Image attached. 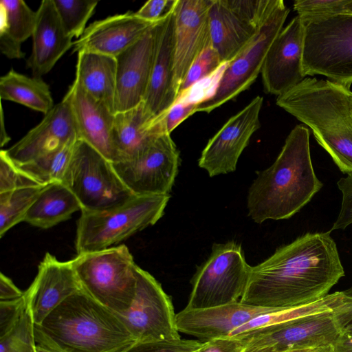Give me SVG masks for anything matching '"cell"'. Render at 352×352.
I'll return each instance as SVG.
<instances>
[{"instance_id": "6da1fadb", "label": "cell", "mask_w": 352, "mask_h": 352, "mask_svg": "<svg viewBox=\"0 0 352 352\" xmlns=\"http://www.w3.org/2000/svg\"><path fill=\"white\" fill-rule=\"evenodd\" d=\"M344 276L329 232L307 233L252 267L239 300L270 308L300 306L327 295Z\"/></svg>"}, {"instance_id": "7a4b0ae2", "label": "cell", "mask_w": 352, "mask_h": 352, "mask_svg": "<svg viewBox=\"0 0 352 352\" xmlns=\"http://www.w3.org/2000/svg\"><path fill=\"white\" fill-rule=\"evenodd\" d=\"M310 155L309 131L296 125L273 164L258 173L248 195V215L256 223L288 219L322 187Z\"/></svg>"}, {"instance_id": "3957f363", "label": "cell", "mask_w": 352, "mask_h": 352, "mask_svg": "<svg viewBox=\"0 0 352 352\" xmlns=\"http://www.w3.org/2000/svg\"><path fill=\"white\" fill-rule=\"evenodd\" d=\"M36 342L61 352H118L136 342L123 316L76 292L34 324Z\"/></svg>"}, {"instance_id": "277c9868", "label": "cell", "mask_w": 352, "mask_h": 352, "mask_svg": "<svg viewBox=\"0 0 352 352\" xmlns=\"http://www.w3.org/2000/svg\"><path fill=\"white\" fill-rule=\"evenodd\" d=\"M276 104L309 127L339 169L352 174V91L329 80L305 78Z\"/></svg>"}, {"instance_id": "5b68a950", "label": "cell", "mask_w": 352, "mask_h": 352, "mask_svg": "<svg viewBox=\"0 0 352 352\" xmlns=\"http://www.w3.org/2000/svg\"><path fill=\"white\" fill-rule=\"evenodd\" d=\"M169 195H133L114 207L81 211L75 246L78 254L102 250L154 225L164 214Z\"/></svg>"}, {"instance_id": "8992f818", "label": "cell", "mask_w": 352, "mask_h": 352, "mask_svg": "<svg viewBox=\"0 0 352 352\" xmlns=\"http://www.w3.org/2000/svg\"><path fill=\"white\" fill-rule=\"evenodd\" d=\"M72 263L81 288L94 299L120 315L130 309L137 265L127 246L79 254Z\"/></svg>"}, {"instance_id": "52a82bcc", "label": "cell", "mask_w": 352, "mask_h": 352, "mask_svg": "<svg viewBox=\"0 0 352 352\" xmlns=\"http://www.w3.org/2000/svg\"><path fill=\"white\" fill-rule=\"evenodd\" d=\"M305 76L322 75L349 88L352 84V14L303 23Z\"/></svg>"}, {"instance_id": "ba28073f", "label": "cell", "mask_w": 352, "mask_h": 352, "mask_svg": "<svg viewBox=\"0 0 352 352\" xmlns=\"http://www.w3.org/2000/svg\"><path fill=\"white\" fill-rule=\"evenodd\" d=\"M62 182L78 200L81 211L118 206L133 195L113 163L87 142L77 140Z\"/></svg>"}, {"instance_id": "9c48e42d", "label": "cell", "mask_w": 352, "mask_h": 352, "mask_svg": "<svg viewBox=\"0 0 352 352\" xmlns=\"http://www.w3.org/2000/svg\"><path fill=\"white\" fill-rule=\"evenodd\" d=\"M252 267L241 245L214 243L208 258L193 276L186 309H204L239 301L248 285Z\"/></svg>"}, {"instance_id": "30bf717a", "label": "cell", "mask_w": 352, "mask_h": 352, "mask_svg": "<svg viewBox=\"0 0 352 352\" xmlns=\"http://www.w3.org/2000/svg\"><path fill=\"white\" fill-rule=\"evenodd\" d=\"M289 9L283 0L257 34L231 61L226 63L213 94L197 104L195 113H210L247 90L256 80L277 36L283 28Z\"/></svg>"}, {"instance_id": "8fae6325", "label": "cell", "mask_w": 352, "mask_h": 352, "mask_svg": "<svg viewBox=\"0 0 352 352\" xmlns=\"http://www.w3.org/2000/svg\"><path fill=\"white\" fill-rule=\"evenodd\" d=\"M352 320V301L334 310L248 333L245 346H272L281 352L332 346Z\"/></svg>"}, {"instance_id": "7c38bea8", "label": "cell", "mask_w": 352, "mask_h": 352, "mask_svg": "<svg viewBox=\"0 0 352 352\" xmlns=\"http://www.w3.org/2000/svg\"><path fill=\"white\" fill-rule=\"evenodd\" d=\"M136 291L130 309L122 315L136 341L181 339L171 299L148 272L136 267Z\"/></svg>"}, {"instance_id": "4fadbf2b", "label": "cell", "mask_w": 352, "mask_h": 352, "mask_svg": "<svg viewBox=\"0 0 352 352\" xmlns=\"http://www.w3.org/2000/svg\"><path fill=\"white\" fill-rule=\"evenodd\" d=\"M179 153L165 132L155 137L133 159L113 163L126 186L135 195H169L178 172Z\"/></svg>"}, {"instance_id": "5bb4252c", "label": "cell", "mask_w": 352, "mask_h": 352, "mask_svg": "<svg viewBox=\"0 0 352 352\" xmlns=\"http://www.w3.org/2000/svg\"><path fill=\"white\" fill-rule=\"evenodd\" d=\"M263 98L257 96L232 116L211 138L202 151L198 164L209 176L233 172L252 135L261 127Z\"/></svg>"}, {"instance_id": "9a60e30c", "label": "cell", "mask_w": 352, "mask_h": 352, "mask_svg": "<svg viewBox=\"0 0 352 352\" xmlns=\"http://www.w3.org/2000/svg\"><path fill=\"white\" fill-rule=\"evenodd\" d=\"M304 41L305 26L296 16L283 28L267 53L261 72L266 93L279 96L305 78Z\"/></svg>"}, {"instance_id": "2e32d148", "label": "cell", "mask_w": 352, "mask_h": 352, "mask_svg": "<svg viewBox=\"0 0 352 352\" xmlns=\"http://www.w3.org/2000/svg\"><path fill=\"white\" fill-rule=\"evenodd\" d=\"M159 20L138 41L116 57L115 113L131 109L144 101L155 54Z\"/></svg>"}, {"instance_id": "e0dca14e", "label": "cell", "mask_w": 352, "mask_h": 352, "mask_svg": "<svg viewBox=\"0 0 352 352\" xmlns=\"http://www.w3.org/2000/svg\"><path fill=\"white\" fill-rule=\"evenodd\" d=\"M212 0H175L174 85L177 94L191 65L211 44Z\"/></svg>"}, {"instance_id": "ac0fdd59", "label": "cell", "mask_w": 352, "mask_h": 352, "mask_svg": "<svg viewBox=\"0 0 352 352\" xmlns=\"http://www.w3.org/2000/svg\"><path fill=\"white\" fill-rule=\"evenodd\" d=\"M175 0L157 23L155 54L144 104L153 117L166 112L177 100L174 85Z\"/></svg>"}, {"instance_id": "d6986e66", "label": "cell", "mask_w": 352, "mask_h": 352, "mask_svg": "<svg viewBox=\"0 0 352 352\" xmlns=\"http://www.w3.org/2000/svg\"><path fill=\"white\" fill-rule=\"evenodd\" d=\"M277 309H280L250 305L240 300L210 308H184L176 314L177 328L179 333L206 342L227 338L254 318Z\"/></svg>"}, {"instance_id": "ffe728a7", "label": "cell", "mask_w": 352, "mask_h": 352, "mask_svg": "<svg viewBox=\"0 0 352 352\" xmlns=\"http://www.w3.org/2000/svg\"><path fill=\"white\" fill-rule=\"evenodd\" d=\"M74 138L77 135L74 118L68 101L63 98L6 152L15 164L21 165L55 151Z\"/></svg>"}, {"instance_id": "44dd1931", "label": "cell", "mask_w": 352, "mask_h": 352, "mask_svg": "<svg viewBox=\"0 0 352 352\" xmlns=\"http://www.w3.org/2000/svg\"><path fill=\"white\" fill-rule=\"evenodd\" d=\"M81 289L72 260L60 261L47 252L34 280L25 292L34 324H40L63 301Z\"/></svg>"}, {"instance_id": "7402d4cb", "label": "cell", "mask_w": 352, "mask_h": 352, "mask_svg": "<svg viewBox=\"0 0 352 352\" xmlns=\"http://www.w3.org/2000/svg\"><path fill=\"white\" fill-rule=\"evenodd\" d=\"M64 98L72 110L78 140L87 142L107 160L114 162L113 127L115 113L88 94L75 80Z\"/></svg>"}, {"instance_id": "603a6c76", "label": "cell", "mask_w": 352, "mask_h": 352, "mask_svg": "<svg viewBox=\"0 0 352 352\" xmlns=\"http://www.w3.org/2000/svg\"><path fill=\"white\" fill-rule=\"evenodd\" d=\"M157 22L144 21L130 11L96 21L74 42L73 51L90 52L116 58Z\"/></svg>"}, {"instance_id": "cb8c5ba5", "label": "cell", "mask_w": 352, "mask_h": 352, "mask_svg": "<svg viewBox=\"0 0 352 352\" xmlns=\"http://www.w3.org/2000/svg\"><path fill=\"white\" fill-rule=\"evenodd\" d=\"M32 52L27 60L34 77L47 74L74 45L65 31L53 0H43L36 11V21L32 35Z\"/></svg>"}, {"instance_id": "d4e9b609", "label": "cell", "mask_w": 352, "mask_h": 352, "mask_svg": "<svg viewBox=\"0 0 352 352\" xmlns=\"http://www.w3.org/2000/svg\"><path fill=\"white\" fill-rule=\"evenodd\" d=\"M167 131L164 116L153 118L146 111L143 102L131 109L116 113L113 127L115 149L113 163L133 159L155 137Z\"/></svg>"}, {"instance_id": "484cf974", "label": "cell", "mask_w": 352, "mask_h": 352, "mask_svg": "<svg viewBox=\"0 0 352 352\" xmlns=\"http://www.w3.org/2000/svg\"><path fill=\"white\" fill-rule=\"evenodd\" d=\"M209 23L211 45L223 64L236 57L260 30L241 15L230 0H212Z\"/></svg>"}, {"instance_id": "4316f807", "label": "cell", "mask_w": 352, "mask_h": 352, "mask_svg": "<svg viewBox=\"0 0 352 352\" xmlns=\"http://www.w3.org/2000/svg\"><path fill=\"white\" fill-rule=\"evenodd\" d=\"M75 80L88 94L115 113V57L85 51L78 52Z\"/></svg>"}, {"instance_id": "83f0119b", "label": "cell", "mask_w": 352, "mask_h": 352, "mask_svg": "<svg viewBox=\"0 0 352 352\" xmlns=\"http://www.w3.org/2000/svg\"><path fill=\"white\" fill-rule=\"evenodd\" d=\"M81 210L72 191L61 182L44 186L28 211L24 221L42 229L50 228Z\"/></svg>"}, {"instance_id": "f1b7e54d", "label": "cell", "mask_w": 352, "mask_h": 352, "mask_svg": "<svg viewBox=\"0 0 352 352\" xmlns=\"http://www.w3.org/2000/svg\"><path fill=\"white\" fill-rule=\"evenodd\" d=\"M352 301V296L344 292L327 294L311 303L275 310L260 315L232 331L228 338L239 339L244 335L267 329L307 316L334 310Z\"/></svg>"}, {"instance_id": "f546056e", "label": "cell", "mask_w": 352, "mask_h": 352, "mask_svg": "<svg viewBox=\"0 0 352 352\" xmlns=\"http://www.w3.org/2000/svg\"><path fill=\"white\" fill-rule=\"evenodd\" d=\"M0 97L45 115L54 107L50 87L41 78L28 77L12 69L0 78Z\"/></svg>"}, {"instance_id": "4dcf8cb0", "label": "cell", "mask_w": 352, "mask_h": 352, "mask_svg": "<svg viewBox=\"0 0 352 352\" xmlns=\"http://www.w3.org/2000/svg\"><path fill=\"white\" fill-rule=\"evenodd\" d=\"M77 140L72 139L60 148L30 162L16 165L41 184L62 182Z\"/></svg>"}, {"instance_id": "1f68e13d", "label": "cell", "mask_w": 352, "mask_h": 352, "mask_svg": "<svg viewBox=\"0 0 352 352\" xmlns=\"http://www.w3.org/2000/svg\"><path fill=\"white\" fill-rule=\"evenodd\" d=\"M0 19V33L22 43L32 35L36 12L22 0H1Z\"/></svg>"}, {"instance_id": "d6a6232c", "label": "cell", "mask_w": 352, "mask_h": 352, "mask_svg": "<svg viewBox=\"0 0 352 352\" xmlns=\"http://www.w3.org/2000/svg\"><path fill=\"white\" fill-rule=\"evenodd\" d=\"M47 185H40L0 192V236L21 221Z\"/></svg>"}, {"instance_id": "836d02e7", "label": "cell", "mask_w": 352, "mask_h": 352, "mask_svg": "<svg viewBox=\"0 0 352 352\" xmlns=\"http://www.w3.org/2000/svg\"><path fill=\"white\" fill-rule=\"evenodd\" d=\"M60 21L67 33L73 38H79L86 30V24L92 16L98 1L53 0Z\"/></svg>"}, {"instance_id": "e575fe53", "label": "cell", "mask_w": 352, "mask_h": 352, "mask_svg": "<svg viewBox=\"0 0 352 352\" xmlns=\"http://www.w3.org/2000/svg\"><path fill=\"white\" fill-rule=\"evenodd\" d=\"M34 322L30 305L14 328L0 338V352H36Z\"/></svg>"}, {"instance_id": "d590c367", "label": "cell", "mask_w": 352, "mask_h": 352, "mask_svg": "<svg viewBox=\"0 0 352 352\" xmlns=\"http://www.w3.org/2000/svg\"><path fill=\"white\" fill-rule=\"evenodd\" d=\"M349 0H296L294 9L302 23L345 13Z\"/></svg>"}, {"instance_id": "8d00e7d4", "label": "cell", "mask_w": 352, "mask_h": 352, "mask_svg": "<svg viewBox=\"0 0 352 352\" xmlns=\"http://www.w3.org/2000/svg\"><path fill=\"white\" fill-rule=\"evenodd\" d=\"M223 65L219 54L210 44L191 65L180 87L179 95L211 75Z\"/></svg>"}, {"instance_id": "74e56055", "label": "cell", "mask_w": 352, "mask_h": 352, "mask_svg": "<svg viewBox=\"0 0 352 352\" xmlns=\"http://www.w3.org/2000/svg\"><path fill=\"white\" fill-rule=\"evenodd\" d=\"M40 185L45 184L21 170L10 158L6 150L0 151V192Z\"/></svg>"}, {"instance_id": "f35d334b", "label": "cell", "mask_w": 352, "mask_h": 352, "mask_svg": "<svg viewBox=\"0 0 352 352\" xmlns=\"http://www.w3.org/2000/svg\"><path fill=\"white\" fill-rule=\"evenodd\" d=\"M202 343L182 338L174 341H136L118 352H191L199 349Z\"/></svg>"}, {"instance_id": "ab89813d", "label": "cell", "mask_w": 352, "mask_h": 352, "mask_svg": "<svg viewBox=\"0 0 352 352\" xmlns=\"http://www.w3.org/2000/svg\"><path fill=\"white\" fill-rule=\"evenodd\" d=\"M28 306L25 292L16 299L0 301V338L6 335L16 324Z\"/></svg>"}, {"instance_id": "60d3db41", "label": "cell", "mask_w": 352, "mask_h": 352, "mask_svg": "<svg viewBox=\"0 0 352 352\" xmlns=\"http://www.w3.org/2000/svg\"><path fill=\"white\" fill-rule=\"evenodd\" d=\"M342 194L341 208L331 230L344 229L352 223V174L342 177L337 183Z\"/></svg>"}, {"instance_id": "b9f144b4", "label": "cell", "mask_w": 352, "mask_h": 352, "mask_svg": "<svg viewBox=\"0 0 352 352\" xmlns=\"http://www.w3.org/2000/svg\"><path fill=\"white\" fill-rule=\"evenodd\" d=\"M197 102L176 101L164 113L166 129L170 133L183 121L195 113Z\"/></svg>"}, {"instance_id": "7bdbcfd3", "label": "cell", "mask_w": 352, "mask_h": 352, "mask_svg": "<svg viewBox=\"0 0 352 352\" xmlns=\"http://www.w3.org/2000/svg\"><path fill=\"white\" fill-rule=\"evenodd\" d=\"M244 348L241 340L227 337L204 342L197 352H241Z\"/></svg>"}, {"instance_id": "ee69618b", "label": "cell", "mask_w": 352, "mask_h": 352, "mask_svg": "<svg viewBox=\"0 0 352 352\" xmlns=\"http://www.w3.org/2000/svg\"><path fill=\"white\" fill-rule=\"evenodd\" d=\"M171 0H150L146 1L137 12L135 15L139 18L150 22L158 21L164 9L168 8Z\"/></svg>"}, {"instance_id": "f6af8a7d", "label": "cell", "mask_w": 352, "mask_h": 352, "mask_svg": "<svg viewBox=\"0 0 352 352\" xmlns=\"http://www.w3.org/2000/svg\"><path fill=\"white\" fill-rule=\"evenodd\" d=\"M0 50L8 58L19 59L25 56L21 43L2 33H0Z\"/></svg>"}, {"instance_id": "bcb514c9", "label": "cell", "mask_w": 352, "mask_h": 352, "mask_svg": "<svg viewBox=\"0 0 352 352\" xmlns=\"http://www.w3.org/2000/svg\"><path fill=\"white\" fill-rule=\"evenodd\" d=\"M24 292L20 290L8 276L0 274V301L11 300L21 297Z\"/></svg>"}, {"instance_id": "7dc6e473", "label": "cell", "mask_w": 352, "mask_h": 352, "mask_svg": "<svg viewBox=\"0 0 352 352\" xmlns=\"http://www.w3.org/2000/svg\"><path fill=\"white\" fill-rule=\"evenodd\" d=\"M332 352H352V330L343 331L333 344Z\"/></svg>"}, {"instance_id": "c3c4849f", "label": "cell", "mask_w": 352, "mask_h": 352, "mask_svg": "<svg viewBox=\"0 0 352 352\" xmlns=\"http://www.w3.org/2000/svg\"><path fill=\"white\" fill-rule=\"evenodd\" d=\"M0 145L1 146H3L6 144L10 140V138L7 134L6 131V127L4 126V120H3V108L1 107V129H0Z\"/></svg>"}, {"instance_id": "681fc988", "label": "cell", "mask_w": 352, "mask_h": 352, "mask_svg": "<svg viewBox=\"0 0 352 352\" xmlns=\"http://www.w3.org/2000/svg\"><path fill=\"white\" fill-rule=\"evenodd\" d=\"M295 351V350H293ZM288 351L285 352H292ZM241 352H281L272 346H245Z\"/></svg>"}, {"instance_id": "f907efd6", "label": "cell", "mask_w": 352, "mask_h": 352, "mask_svg": "<svg viewBox=\"0 0 352 352\" xmlns=\"http://www.w3.org/2000/svg\"><path fill=\"white\" fill-rule=\"evenodd\" d=\"M292 352H332V346L302 349V350H295V351H293Z\"/></svg>"}, {"instance_id": "816d5d0a", "label": "cell", "mask_w": 352, "mask_h": 352, "mask_svg": "<svg viewBox=\"0 0 352 352\" xmlns=\"http://www.w3.org/2000/svg\"><path fill=\"white\" fill-rule=\"evenodd\" d=\"M36 352H61L47 345L37 343L36 346Z\"/></svg>"}, {"instance_id": "f5cc1de1", "label": "cell", "mask_w": 352, "mask_h": 352, "mask_svg": "<svg viewBox=\"0 0 352 352\" xmlns=\"http://www.w3.org/2000/svg\"><path fill=\"white\" fill-rule=\"evenodd\" d=\"M345 13L352 14V0H349L345 7Z\"/></svg>"}, {"instance_id": "db71d44e", "label": "cell", "mask_w": 352, "mask_h": 352, "mask_svg": "<svg viewBox=\"0 0 352 352\" xmlns=\"http://www.w3.org/2000/svg\"><path fill=\"white\" fill-rule=\"evenodd\" d=\"M346 329L352 330V320L351 322L346 326Z\"/></svg>"}, {"instance_id": "11a10c76", "label": "cell", "mask_w": 352, "mask_h": 352, "mask_svg": "<svg viewBox=\"0 0 352 352\" xmlns=\"http://www.w3.org/2000/svg\"><path fill=\"white\" fill-rule=\"evenodd\" d=\"M198 350V349H197ZM197 350H195V351H191V352H197Z\"/></svg>"}]
</instances>
